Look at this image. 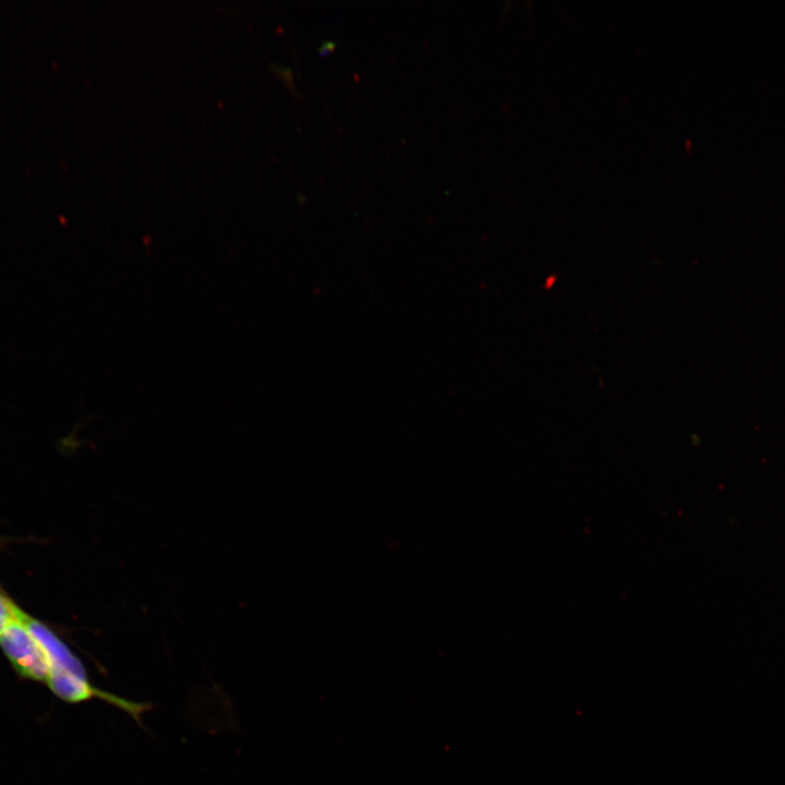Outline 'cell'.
<instances>
[{"label": "cell", "instance_id": "1", "mask_svg": "<svg viewBox=\"0 0 785 785\" xmlns=\"http://www.w3.org/2000/svg\"><path fill=\"white\" fill-rule=\"evenodd\" d=\"M0 645L15 671L23 677L47 681L49 659L26 627L16 618L0 635Z\"/></svg>", "mask_w": 785, "mask_h": 785}, {"label": "cell", "instance_id": "2", "mask_svg": "<svg viewBox=\"0 0 785 785\" xmlns=\"http://www.w3.org/2000/svg\"><path fill=\"white\" fill-rule=\"evenodd\" d=\"M12 608L15 618L26 627L46 652L50 662V669H62L85 675L78 660L46 625L23 612L15 603H13Z\"/></svg>", "mask_w": 785, "mask_h": 785}, {"label": "cell", "instance_id": "3", "mask_svg": "<svg viewBox=\"0 0 785 785\" xmlns=\"http://www.w3.org/2000/svg\"><path fill=\"white\" fill-rule=\"evenodd\" d=\"M12 605L13 602L0 592V635L15 619Z\"/></svg>", "mask_w": 785, "mask_h": 785}]
</instances>
